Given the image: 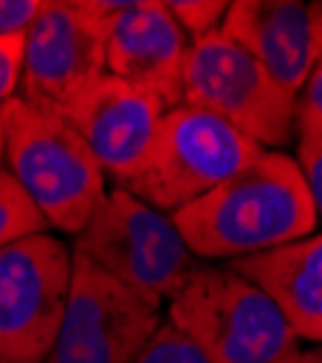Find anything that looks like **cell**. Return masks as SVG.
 Wrapping results in <instances>:
<instances>
[{"mask_svg":"<svg viewBox=\"0 0 322 363\" xmlns=\"http://www.w3.org/2000/svg\"><path fill=\"white\" fill-rule=\"evenodd\" d=\"M308 23H311V38H314V52L316 62L322 58V0L308 4Z\"/></svg>","mask_w":322,"mask_h":363,"instance_id":"obj_21","label":"cell"},{"mask_svg":"<svg viewBox=\"0 0 322 363\" xmlns=\"http://www.w3.org/2000/svg\"><path fill=\"white\" fill-rule=\"evenodd\" d=\"M23 62V35L21 38H0V108H4L18 90Z\"/></svg>","mask_w":322,"mask_h":363,"instance_id":"obj_19","label":"cell"},{"mask_svg":"<svg viewBox=\"0 0 322 363\" xmlns=\"http://www.w3.org/2000/svg\"><path fill=\"white\" fill-rule=\"evenodd\" d=\"M305 186L311 192L316 221H322V134L316 131H302L299 134V160H297Z\"/></svg>","mask_w":322,"mask_h":363,"instance_id":"obj_17","label":"cell"},{"mask_svg":"<svg viewBox=\"0 0 322 363\" xmlns=\"http://www.w3.org/2000/svg\"><path fill=\"white\" fill-rule=\"evenodd\" d=\"M163 113L154 96L108 73L58 116L93 151L105 177L125 186L149 155Z\"/></svg>","mask_w":322,"mask_h":363,"instance_id":"obj_10","label":"cell"},{"mask_svg":"<svg viewBox=\"0 0 322 363\" xmlns=\"http://www.w3.org/2000/svg\"><path fill=\"white\" fill-rule=\"evenodd\" d=\"M276 363H322V346H316V349H297V352H290L287 357H282V360H276Z\"/></svg>","mask_w":322,"mask_h":363,"instance_id":"obj_22","label":"cell"},{"mask_svg":"<svg viewBox=\"0 0 322 363\" xmlns=\"http://www.w3.org/2000/svg\"><path fill=\"white\" fill-rule=\"evenodd\" d=\"M73 253L160 306L200 264L171 216L120 186L105 195L93 218L76 235Z\"/></svg>","mask_w":322,"mask_h":363,"instance_id":"obj_5","label":"cell"},{"mask_svg":"<svg viewBox=\"0 0 322 363\" xmlns=\"http://www.w3.org/2000/svg\"><path fill=\"white\" fill-rule=\"evenodd\" d=\"M265 291L299 340L322 346V233L229 262Z\"/></svg>","mask_w":322,"mask_h":363,"instance_id":"obj_13","label":"cell"},{"mask_svg":"<svg viewBox=\"0 0 322 363\" xmlns=\"http://www.w3.org/2000/svg\"><path fill=\"white\" fill-rule=\"evenodd\" d=\"M166 6L192 44L215 35L229 9V4H224V0H166Z\"/></svg>","mask_w":322,"mask_h":363,"instance_id":"obj_15","label":"cell"},{"mask_svg":"<svg viewBox=\"0 0 322 363\" xmlns=\"http://www.w3.org/2000/svg\"><path fill=\"white\" fill-rule=\"evenodd\" d=\"M268 148H261L224 119L178 105L163 113L154 143L125 192L166 216L195 203L232 174H238Z\"/></svg>","mask_w":322,"mask_h":363,"instance_id":"obj_4","label":"cell"},{"mask_svg":"<svg viewBox=\"0 0 322 363\" xmlns=\"http://www.w3.org/2000/svg\"><path fill=\"white\" fill-rule=\"evenodd\" d=\"M44 0H0V38L26 35Z\"/></svg>","mask_w":322,"mask_h":363,"instance_id":"obj_20","label":"cell"},{"mask_svg":"<svg viewBox=\"0 0 322 363\" xmlns=\"http://www.w3.org/2000/svg\"><path fill=\"white\" fill-rule=\"evenodd\" d=\"M6 160V137H4V116H0V169H4Z\"/></svg>","mask_w":322,"mask_h":363,"instance_id":"obj_23","label":"cell"},{"mask_svg":"<svg viewBox=\"0 0 322 363\" xmlns=\"http://www.w3.org/2000/svg\"><path fill=\"white\" fill-rule=\"evenodd\" d=\"M166 314L209 363H276L299 349L276 302L236 267L197 264L166 299Z\"/></svg>","mask_w":322,"mask_h":363,"instance_id":"obj_3","label":"cell"},{"mask_svg":"<svg viewBox=\"0 0 322 363\" xmlns=\"http://www.w3.org/2000/svg\"><path fill=\"white\" fill-rule=\"evenodd\" d=\"M218 33L247 50L282 87L299 94L314 65L308 6L294 0H236Z\"/></svg>","mask_w":322,"mask_h":363,"instance_id":"obj_12","label":"cell"},{"mask_svg":"<svg viewBox=\"0 0 322 363\" xmlns=\"http://www.w3.org/2000/svg\"><path fill=\"white\" fill-rule=\"evenodd\" d=\"M189 50L192 41L163 0H125L108 26L105 65L110 76L145 90L171 111L183 105Z\"/></svg>","mask_w":322,"mask_h":363,"instance_id":"obj_11","label":"cell"},{"mask_svg":"<svg viewBox=\"0 0 322 363\" xmlns=\"http://www.w3.org/2000/svg\"><path fill=\"white\" fill-rule=\"evenodd\" d=\"M108 26L87 0H44L23 35L21 99L62 113L84 90L108 76Z\"/></svg>","mask_w":322,"mask_h":363,"instance_id":"obj_9","label":"cell"},{"mask_svg":"<svg viewBox=\"0 0 322 363\" xmlns=\"http://www.w3.org/2000/svg\"><path fill=\"white\" fill-rule=\"evenodd\" d=\"M73 250L50 233L0 247V363H44L67 308Z\"/></svg>","mask_w":322,"mask_h":363,"instance_id":"obj_7","label":"cell"},{"mask_svg":"<svg viewBox=\"0 0 322 363\" xmlns=\"http://www.w3.org/2000/svg\"><path fill=\"white\" fill-rule=\"evenodd\" d=\"M183 105L224 119L268 151L287 145L297 131V96L221 33L192 44Z\"/></svg>","mask_w":322,"mask_h":363,"instance_id":"obj_6","label":"cell"},{"mask_svg":"<svg viewBox=\"0 0 322 363\" xmlns=\"http://www.w3.org/2000/svg\"><path fill=\"white\" fill-rule=\"evenodd\" d=\"M297 131L322 134V58L314 65L305 87L297 94Z\"/></svg>","mask_w":322,"mask_h":363,"instance_id":"obj_18","label":"cell"},{"mask_svg":"<svg viewBox=\"0 0 322 363\" xmlns=\"http://www.w3.org/2000/svg\"><path fill=\"white\" fill-rule=\"evenodd\" d=\"M163 306L73 253L70 296L44 363H134L163 325Z\"/></svg>","mask_w":322,"mask_h":363,"instance_id":"obj_8","label":"cell"},{"mask_svg":"<svg viewBox=\"0 0 322 363\" xmlns=\"http://www.w3.org/2000/svg\"><path fill=\"white\" fill-rule=\"evenodd\" d=\"M134 363H209V360L203 357L200 349L192 340H186L171 323H163Z\"/></svg>","mask_w":322,"mask_h":363,"instance_id":"obj_16","label":"cell"},{"mask_svg":"<svg viewBox=\"0 0 322 363\" xmlns=\"http://www.w3.org/2000/svg\"><path fill=\"white\" fill-rule=\"evenodd\" d=\"M171 221L197 259L238 262L311 235L316 209L297 160L265 151Z\"/></svg>","mask_w":322,"mask_h":363,"instance_id":"obj_1","label":"cell"},{"mask_svg":"<svg viewBox=\"0 0 322 363\" xmlns=\"http://www.w3.org/2000/svg\"><path fill=\"white\" fill-rule=\"evenodd\" d=\"M35 233H47V221L41 218L35 203L26 198L12 172L0 169V247Z\"/></svg>","mask_w":322,"mask_h":363,"instance_id":"obj_14","label":"cell"},{"mask_svg":"<svg viewBox=\"0 0 322 363\" xmlns=\"http://www.w3.org/2000/svg\"><path fill=\"white\" fill-rule=\"evenodd\" d=\"M6 163L47 227L79 235L105 201V172L58 113L12 96L4 108Z\"/></svg>","mask_w":322,"mask_h":363,"instance_id":"obj_2","label":"cell"}]
</instances>
